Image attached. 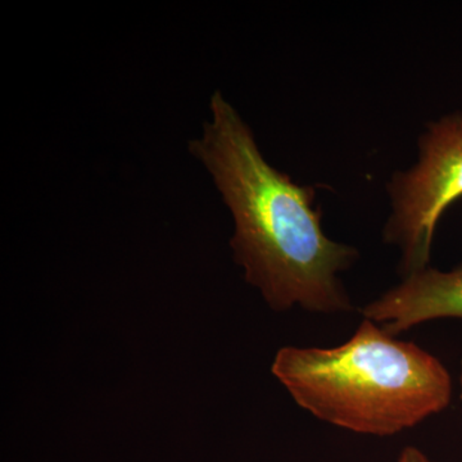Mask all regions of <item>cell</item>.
I'll use <instances>...</instances> for the list:
<instances>
[{"mask_svg": "<svg viewBox=\"0 0 462 462\" xmlns=\"http://www.w3.org/2000/svg\"><path fill=\"white\" fill-rule=\"evenodd\" d=\"M209 111L211 121L189 142V152L230 209L236 224L230 245L245 281L276 311L296 306L320 315L351 311L339 275L354 266L358 252L325 234L316 188L270 165L223 91L212 94Z\"/></svg>", "mask_w": 462, "mask_h": 462, "instance_id": "6da1fadb", "label": "cell"}, {"mask_svg": "<svg viewBox=\"0 0 462 462\" xmlns=\"http://www.w3.org/2000/svg\"><path fill=\"white\" fill-rule=\"evenodd\" d=\"M273 374L319 420L366 436H394L416 427L442 412L452 398L445 365L369 319L333 348L282 346Z\"/></svg>", "mask_w": 462, "mask_h": 462, "instance_id": "7a4b0ae2", "label": "cell"}, {"mask_svg": "<svg viewBox=\"0 0 462 462\" xmlns=\"http://www.w3.org/2000/svg\"><path fill=\"white\" fill-rule=\"evenodd\" d=\"M391 214L383 238L401 252L402 278L430 266L443 214L462 197V111L430 121L418 139V158L392 175Z\"/></svg>", "mask_w": 462, "mask_h": 462, "instance_id": "3957f363", "label": "cell"}, {"mask_svg": "<svg viewBox=\"0 0 462 462\" xmlns=\"http://www.w3.org/2000/svg\"><path fill=\"white\" fill-rule=\"evenodd\" d=\"M361 312L394 337L428 321L462 320V263L448 272L428 266L410 273Z\"/></svg>", "mask_w": 462, "mask_h": 462, "instance_id": "277c9868", "label": "cell"}, {"mask_svg": "<svg viewBox=\"0 0 462 462\" xmlns=\"http://www.w3.org/2000/svg\"><path fill=\"white\" fill-rule=\"evenodd\" d=\"M398 462H430V460L416 447H406L401 452Z\"/></svg>", "mask_w": 462, "mask_h": 462, "instance_id": "5b68a950", "label": "cell"}, {"mask_svg": "<svg viewBox=\"0 0 462 462\" xmlns=\"http://www.w3.org/2000/svg\"><path fill=\"white\" fill-rule=\"evenodd\" d=\"M460 398L462 401V360H461V370H460Z\"/></svg>", "mask_w": 462, "mask_h": 462, "instance_id": "8992f818", "label": "cell"}]
</instances>
